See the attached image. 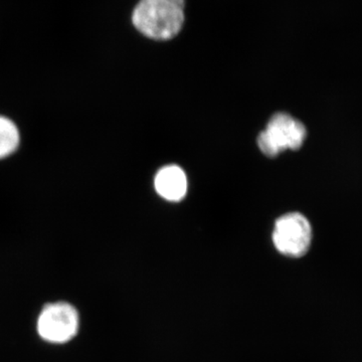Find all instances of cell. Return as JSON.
I'll return each mask as SVG.
<instances>
[{"label":"cell","instance_id":"cell-1","mask_svg":"<svg viewBox=\"0 0 362 362\" xmlns=\"http://www.w3.org/2000/svg\"><path fill=\"white\" fill-rule=\"evenodd\" d=\"M187 0H139L131 23L143 37L157 42L175 39L187 20Z\"/></svg>","mask_w":362,"mask_h":362},{"label":"cell","instance_id":"cell-2","mask_svg":"<svg viewBox=\"0 0 362 362\" xmlns=\"http://www.w3.org/2000/svg\"><path fill=\"white\" fill-rule=\"evenodd\" d=\"M303 123L287 113L272 116L266 129L259 135V148L265 156L276 157L285 150H297L306 139Z\"/></svg>","mask_w":362,"mask_h":362},{"label":"cell","instance_id":"cell-4","mask_svg":"<svg viewBox=\"0 0 362 362\" xmlns=\"http://www.w3.org/2000/svg\"><path fill=\"white\" fill-rule=\"evenodd\" d=\"M80 318L75 307L66 302L47 305L37 319L40 337L51 343L70 341L78 333Z\"/></svg>","mask_w":362,"mask_h":362},{"label":"cell","instance_id":"cell-6","mask_svg":"<svg viewBox=\"0 0 362 362\" xmlns=\"http://www.w3.org/2000/svg\"><path fill=\"white\" fill-rule=\"evenodd\" d=\"M21 142L18 124L9 117L0 115V160L13 156Z\"/></svg>","mask_w":362,"mask_h":362},{"label":"cell","instance_id":"cell-3","mask_svg":"<svg viewBox=\"0 0 362 362\" xmlns=\"http://www.w3.org/2000/svg\"><path fill=\"white\" fill-rule=\"evenodd\" d=\"M274 246L287 258L300 259L310 250L313 230L310 221L303 214H284L276 221L272 233Z\"/></svg>","mask_w":362,"mask_h":362},{"label":"cell","instance_id":"cell-5","mask_svg":"<svg viewBox=\"0 0 362 362\" xmlns=\"http://www.w3.org/2000/svg\"><path fill=\"white\" fill-rule=\"evenodd\" d=\"M154 185L157 194L169 202H180L187 192V178L177 165L161 168L156 176Z\"/></svg>","mask_w":362,"mask_h":362}]
</instances>
